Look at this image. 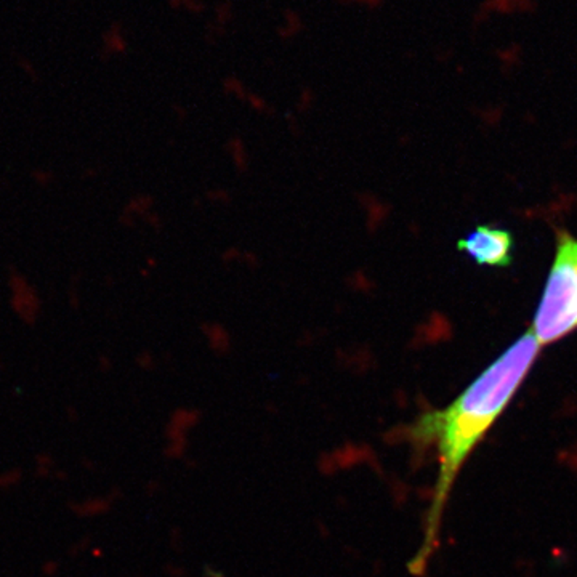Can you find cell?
<instances>
[{
  "label": "cell",
  "instance_id": "1",
  "mask_svg": "<svg viewBox=\"0 0 577 577\" xmlns=\"http://www.w3.org/2000/svg\"><path fill=\"white\" fill-rule=\"evenodd\" d=\"M541 348L534 333L528 331L451 404L444 409L425 412L411 427L412 441L420 448L436 446L439 462L435 494L425 516L422 547L409 563L412 574H423L435 553L444 508L460 468L504 414L536 363Z\"/></svg>",
  "mask_w": 577,
  "mask_h": 577
},
{
  "label": "cell",
  "instance_id": "2",
  "mask_svg": "<svg viewBox=\"0 0 577 577\" xmlns=\"http://www.w3.org/2000/svg\"><path fill=\"white\" fill-rule=\"evenodd\" d=\"M577 329V237L558 230L555 257L531 332L539 345L558 342Z\"/></svg>",
  "mask_w": 577,
  "mask_h": 577
},
{
  "label": "cell",
  "instance_id": "3",
  "mask_svg": "<svg viewBox=\"0 0 577 577\" xmlns=\"http://www.w3.org/2000/svg\"><path fill=\"white\" fill-rule=\"evenodd\" d=\"M513 236L505 230L478 226L459 242V251L468 253L478 264L504 268L512 264Z\"/></svg>",
  "mask_w": 577,
  "mask_h": 577
},
{
  "label": "cell",
  "instance_id": "4",
  "mask_svg": "<svg viewBox=\"0 0 577 577\" xmlns=\"http://www.w3.org/2000/svg\"><path fill=\"white\" fill-rule=\"evenodd\" d=\"M337 2H343V3H351V2H354V3L366 5V7H369V8H375V7H379V5L382 3L384 0H337Z\"/></svg>",
  "mask_w": 577,
  "mask_h": 577
}]
</instances>
